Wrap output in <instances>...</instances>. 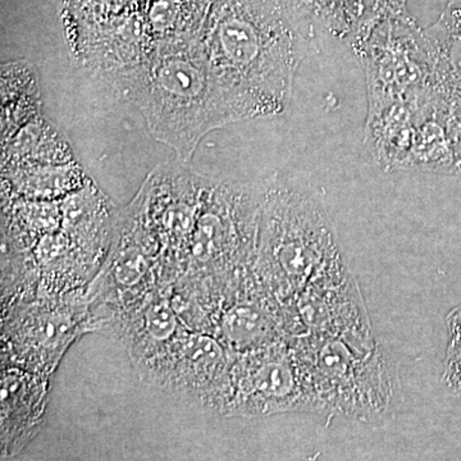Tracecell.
<instances>
[{
  "label": "cell",
  "instance_id": "ba28073f",
  "mask_svg": "<svg viewBox=\"0 0 461 461\" xmlns=\"http://www.w3.org/2000/svg\"><path fill=\"white\" fill-rule=\"evenodd\" d=\"M232 353L215 336L186 332L141 372L142 382L198 402L213 414L229 375Z\"/></svg>",
  "mask_w": 461,
  "mask_h": 461
},
{
  "label": "cell",
  "instance_id": "6da1fadb",
  "mask_svg": "<svg viewBox=\"0 0 461 461\" xmlns=\"http://www.w3.org/2000/svg\"><path fill=\"white\" fill-rule=\"evenodd\" d=\"M313 32L296 0H215L199 39L230 123L286 111Z\"/></svg>",
  "mask_w": 461,
  "mask_h": 461
},
{
  "label": "cell",
  "instance_id": "4fadbf2b",
  "mask_svg": "<svg viewBox=\"0 0 461 461\" xmlns=\"http://www.w3.org/2000/svg\"><path fill=\"white\" fill-rule=\"evenodd\" d=\"M406 14H411L406 0H344L336 36L359 53L382 23Z\"/></svg>",
  "mask_w": 461,
  "mask_h": 461
},
{
  "label": "cell",
  "instance_id": "3957f363",
  "mask_svg": "<svg viewBox=\"0 0 461 461\" xmlns=\"http://www.w3.org/2000/svg\"><path fill=\"white\" fill-rule=\"evenodd\" d=\"M260 196L256 269L285 305L341 253L326 206L311 187L272 178L260 187Z\"/></svg>",
  "mask_w": 461,
  "mask_h": 461
},
{
  "label": "cell",
  "instance_id": "8fae6325",
  "mask_svg": "<svg viewBox=\"0 0 461 461\" xmlns=\"http://www.w3.org/2000/svg\"><path fill=\"white\" fill-rule=\"evenodd\" d=\"M187 330L168 299L150 296L129 317L127 350L139 375L157 362Z\"/></svg>",
  "mask_w": 461,
  "mask_h": 461
},
{
  "label": "cell",
  "instance_id": "8992f818",
  "mask_svg": "<svg viewBox=\"0 0 461 461\" xmlns=\"http://www.w3.org/2000/svg\"><path fill=\"white\" fill-rule=\"evenodd\" d=\"M288 411H314L313 393L293 345L280 341L232 354L213 414L253 420Z\"/></svg>",
  "mask_w": 461,
  "mask_h": 461
},
{
  "label": "cell",
  "instance_id": "7a4b0ae2",
  "mask_svg": "<svg viewBox=\"0 0 461 461\" xmlns=\"http://www.w3.org/2000/svg\"><path fill=\"white\" fill-rule=\"evenodd\" d=\"M109 76L181 162L191 160L205 135L230 123L199 38L163 45Z\"/></svg>",
  "mask_w": 461,
  "mask_h": 461
},
{
  "label": "cell",
  "instance_id": "30bf717a",
  "mask_svg": "<svg viewBox=\"0 0 461 461\" xmlns=\"http://www.w3.org/2000/svg\"><path fill=\"white\" fill-rule=\"evenodd\" d=\"M430 90L461 112V5H448L432 26L423 29Z\"/></svg>",
  "mask_w": 461,
  "mask_h": 461
},
{
  "label": "cell",
  "instance_id": "52a82bcc",
  "mask_svg": "<svg viewBox=\"0 0 461 461\" xmlns=\"http://www.w3.org/2000/svg\"><path fill=\"white\" fill-rule=\"evenodd\" d=\"M357 56L366 63L368 105L417 100L432 91L423 29L411 14L382 23Z\"/></svg>",
  "mask_w": 461,
  "mask_h": 461
},
{
  "label": "cell",
  "instance_id": "5b68a950",
  "mask_svg": "<svg viewBox=\"0 0 461 461\" xmlns=\"http://www.w3.org/2000/svg\"><path fill=\"white\" fill-rule=\"evenodd\" d=\"M260 187L209 181L186 260L196 275H229L256 263Z\"/></svg>",
  "mask_w": 461,
  "mask_h": 461
},
{
  "label": "cell",
  "instance_id": "7c38bea8",
  "mask_svg": "<svg viewBox=\"0 0 461 461\" xmlns=\"http://www.w3.org/2000/svg\"><path fill=\"white\" fill-rule=\"evenodd\" d=\"M450 107L429 93L420 105L414 142L403 171L456 175V154L450 132Z\"/></svg>",
  "mask_w": 461,
  "mask_h": 461
},
{
  "label": "cell",
  "instance_id": "9a60e30c",
  "mask_svg": "<svg viewBox=\"0 0 461 461\" xmlns=\"http://www.w3.org/2000/svg\"><path fill=\"white\" fill-rule=\"evenodd\" d=\"M442 381L453 393L461 396V339L448 341Z\"/></svg>",
  "mask_w": 461,
  "mask_h": 461
},
{
  "label": "cell",
  "instance_id": "5bb4252c",
  "mask_svg": "<svg viewBox=\"0 0 461 461\" xmlns=\"http://www.w3.org/2000/svg\"><path fill=\"white\" fill-rule=\"evenodd\" d=\"M312 23H320L333 35H338L339 14L344 0H296Z\"/></svg>",
  "mask_w": 461,
  "mask_h": 461
},
{
  "label": "cell",
  "instance_id": "9c48e42d",
  "mask_svg": "<svg viewBox=\"0 0 461 461\" xmlns=\"http://www.w3.org/2000/svg\"><path fill=\"white\" fill-rule=\"evenodd\" d=\"M427 95L368 105L364 147L384 171H403L414 142L418 111Z\"/></svg>",
  "mask_w": 461,
  "mask_h": 461
},
{
  "label": "cell",
  "instance_id": "2e32d148",
  "mask_svg": "<svg viewBox=\"0 0 461 461\" xmlns=\"http://www.w3.org/2000/svg\"><path fill=\"white\" fill-rule=\"evenodd\" d=\"M448 333H450V341L461 339V304L448 313L446 317Z\"/></svg>",
  "mask_w": 461,
  "mask_h": 461
},
{
  "label": "cell",
  "instance_id": "277c9868",
  "mask_svg": "<svg viewBox=\"0 0 461 461\" xmlns=\"http://www.w3.org/2000/svg\"><path fill=\"white\" fill-rule=\"evenodd\" d=\"M293 348L304 366L315 412L377 423L400 408L402 388L395 364L375 338L306 336Z\"/></svg>",
  "mask_w": 461,
  "mask_h": 461
}]
</instances>
